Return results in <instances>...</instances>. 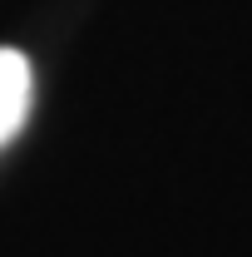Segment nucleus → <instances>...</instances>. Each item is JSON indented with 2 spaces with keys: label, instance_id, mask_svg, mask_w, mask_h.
Here are the masks:
<instances>
[{
  "label": "nucleus",
  "instance_id": "f257e3e1",
  "mask_svg": "<svg viewBox=\"0 0 252 257\" xmlns=\"http://www.w3.org/2000/svg\"><path fill=\"white\" fill-rule=\"evenodd\" d=\"M30 114V60L20 50H0V144H10Z\"/></svg>",
  "mask_w": 252,
  "mask_h": 257
}]
</instances>
